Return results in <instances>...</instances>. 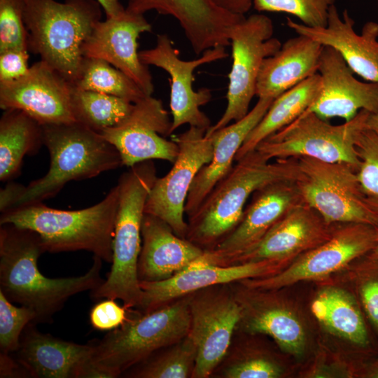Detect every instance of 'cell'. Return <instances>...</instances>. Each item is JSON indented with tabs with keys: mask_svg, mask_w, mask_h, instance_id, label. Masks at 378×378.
<instances>
[{
	"mask_svg": "<svg viewBox=\"0 0 378 378\" xmlns=\"http://www.w3.org/2000/svg\"><path fill=\"white\" fill-rule=\"evenodd\" d=\"M152 30L144 14L126 9L121 13L99 21L83 46L86 57L106 60L129 76L148 96L154 85L148 66L139 55L138 38Z\"/></svg>",
	"mask_w": 378,
	"mask_h": 378,
	"instance_id": "19",
	"label": "cell"
},
{
	"mask_svg": "<svg viewBox=\"0 0 378 378\" xmlns=\"http://www.w3.org/2000/svg\"><path fill=\"white\" fill-rule=\"evenodd\" d=\"M296 159L299 174L295 183L302 199L326 223L378 224V216L361 189L357 167L308 157Z\"/></svg>",
	"mask_w": 378,
	"mask_h": 378,
	"instance_id": "9",
	"label": "cell"
},
{
	"mask_svg": "<svg viewBox=\"0 0 378 378\" xmlns=\"http://www.w3.org/2000/svg\"><path fill=\"white\" fill-rule=\"evenodd\" d=\"M93 345L79 344L41 332L29 323L20 337L17 359L31 377L75 378L79 367L90 360Z\"/></svg>",
	"mask_w": 378,
	"mask_h": 378,
	"instance_id": "26",
	"label": "cell"
},
{
	"mask_svg": "<svg viewBox=\"0 0 378 378\" xmlns=\"http://www.w3.org/2000/svg\"><path fill=\"white\" fill-rule=\"evenodd\" d=\"M361 265L358 293L369 321L378 332V260L370 253Z\"/></svg>",
	"mask_w": 378,
	"mask_h": 378,
	"instance_id": "39",
	"label": "cell"
},
{
	"mask_svg": "<svg viewBox=\"0 0 378 378\" xmlns=\"http://www.w3.org/2000/svg\"><path fill=\"white\" fill-rule=\"evenodd\" d=\"M204 251L178 237L162 219L144 214L138 260L139 281L169 279L199 260Z\"/></svg>",
	"mask_w": 378,
	"mask_h": 378,
	"instance_id": "24",
	"label": "cell"
},
{
	"mask_svg": "<svg viewBox=\"0 0 378 378\" xmlns=\"http://www.w3.org/2000/svg\"><path fill=\"white\" fill-rule=\"evenodd\" d=\"M366 127L378 134V113H370L366 121Z\"/></svg>",
	"mask_w": 378,
	"mask_h": 378,
	"instance_id": "46",
	"label": "cell"
},
{
	"mask_svg": "<svg viewBox=\"0 0 378 378\" xmlns=\"http://www.w3.org/2000/svg\"><path fill=\"white\" fill-rule=\"evenodd\" d=\"M376 241L373 225L337 223L327 241L297 257L280 272L239 282L251 289L276 290L299 281L319 279L367 255L374 248Z\"/></svg>",
	"mask_w": 378,
	"mask_h": 378,
	"instance_id": "11",
	"label": "cell"
},
{
	"mask_svg": "<svg viewBox=\"0 0 378 378\" xmlns=\"http://www.w3.org/2000/svg\"><path fill=\"white\" fill-rule=\"evenodd\" d=\"M34 312L21 305L16 307L0 290V349L11 354L18 351L20 337L25 327L34 323Z\"/></svg>",
	"mask_w": 378,
	"mask_h": 378,
	"instance_id": "36",
	"label": "cell"
},
{
	"mask_svg": "<svg viewBox=\"0 0 378 378\" xmlns=\"http://www.w3.org/2000/svg\"><path fill=\"white\" fill-rule=\"evenodd\" d=\"M253 0H215L224 9L235 14L245 15L253 6Z\"/></svg>",
	"mask_w": 378,
	"mask_h": 378,
	"instance_id": "44",
	"label": "cell"
},
{
	"mask_svg": "<svg viewBox=\"0 0 378 378\" xmlns=\"http://www.w3.org/2000/svg\"><path fill=\"white\" fill-rule=\"evenodd\" d=\"M171 127L162 101L150 95L134 103L121 123L99 134L118 150L122 165L131 167L155 159L173 163L178 153V144L163 137L172 134Z\"/></svg>",
	"mask_w": 378,
	"mask_h": 378,
	"instance_id": "15",
	"label": "cell"
},
{
	"mask_svg": "<svg viewBox=\"0 0 378 378\" xmlns=\"http://www.w3.org/2000/svg\"><path fill=\"white\" fill-rule=\"evenodd\" d=\"M74 84L82 90L116 96L134 104L148 96L125 74L99 58L84 57Z\"/></svg>",
	"mask_w": 378,
	"mask_h": 378,
	"instance_id": "33",
	"label": "cell"
},
{
	"mask_svg": "<svg viewBox=\"0 0 378 378\" xmlns=\"http://www.w3.org/2000/svg\"><path fill=\"white\" fill-rule=\"evenodd\" d=\"M157 178L153 160L136 164L120 176L112 265L106 279L91 290L93 299L120 300L128 310L139 307L143 296L138 277L141 224L146 200Z\"/></svg>",
	"mask_w": 378,
	"mask_h": 378,
	"instance_id": "5",
	"label": "cell"
},
{
	"mask_svg": "<svg viewBox=\"0 0 378 378\" xmlns=\"http://www.w3.org/2000/svg\"><path fill=\"white\" fill-rule=\"evenodd\" d=\"M127 311L114 299L106 298L96 304L90 312L92 326L98 330L111 331L121 326L128 318Z\"/></svg>",
	"mask_w": 378,
	"mask_h": 378,
	"instance_id": "41",
	"label": "cell"
},
{
	"mask_svg": "<svg viewBox=\"0 0 378 378\" xmlns=\"http://www.w3.org/2000/svg\"><path fill=\"white\" fill-rule=\"evenodd\" d=\"M355 145L360 160L357 174L361 189L366 197L378 199V134L365 127Z\"/></svg>",
	"mask_w": 378,
	"mask_h": 378,
	"instance_id": "37",
	"label": "cell"
},
{
	"mask_svg": "<svg viewBox=\"0 0 378 378\" xmlns=\"http://www.w3.org/2000/svg\"><path fill=\"white\" fill-rule=\"evenodd\" d=\"M126 9L139 14L155 10L174 17L197 55L230 46L232 29L245 18L224 9L215 0H129Z\"/></svg>",
	"mask_w": 378,
	"mask_h": 378,
	"instance_id": "21",
	"label": "cell"
},
{
	"mask_svg": "<svg viewBox=\"0 0 378 378\" xmlns=\"http://www.w3.org/2000/svg\"><path fill=\"white\" fill-rule=\"evenodd\" d=\"M317 72L321 78L318 93L302 113H314L326 120L340 118L345 121L362 110L378 113V83L358 80L335 49L323 46Z\"/></svg>",
	"mask_w": 378,
	"mask_h": 378,
	"instance_id": "20",
	"label": "cell"
},
{
	"mask_svg": "<svg viewBox=\"0 0 378 378\" xmlns=\"http://www.w3.org/2000/svg\"><path fill=\"white\" fill-rule=\"evenodd\" d=\"M206 130L193 126L176 135L178 153L169 172L157 178L146 200L144 214L166 222L178 237L186 239L188 225L184 219L186 199L200 169L213 155V144Z\"/></svg>",
	"mask_w": 378,
	"mask_h": 378,
	"instance_id": "13",
	"label": "cell"
},
{
	"mask_svg": "<svg viewBox=\"0 0 378 378\" xmlns=\"http://www.w3.org/2000/svg\"><path fill=\"white\" fill-rule=\"evenodd\" d=\"M298 174L295 158L271 162L256 150L246 154L188 218L186 239L204 251L213 249L238 225L250 195L274 183L295 181Z\"/></svg>",
	"mask_w": 378,
	"mask_h": 378,
	"instance_id": "3",
	"label": "cell"
},
{
	"mask_svg": "<svg viewBox=\"0 0 378 378\" xmlns=\"http://www.w3.org/2000/svg\"><path fill=\"white\" fill-rule=\"evenodd\" d=\"M197 359V348L188 336L162 349L133 366L128 375L137 378L192 377Z\"/></svg>",
	"mask_w": 378,
	"mask_h": 378,
	"instance_id": "34",
	"label": "cell"
},
{
	"mask_svg": "<svg viewBox=\"0 0 378 378\" xmlns=\"http://www.w3.org/2000/svg\"><path fill=\"white\" fill-rule=\"evenodd\" d=\"M272 20L261 13L245 17L237 23L230 34L232 64L228 76L227 106L218 120L206 132L215 131L244 117L254 96L258 75L264 60L274 55L281 46L273 37Z\"/></svg>",
	"mask_w": 378,
	"mask_h": 378,
	"instance_id": "10",
	"label": "cell"
},
{
	"mask_svg": "<svg viewBox=\"0 0 378 378\" xmlns=\"http://www.w3.org/2000/svg\"><path fill=\"white\" fill-rule=\"evenodd\" d=\"M354 20L345 9L342 17L335 4L323 27H307L286 18V25L297 34L308 36L323 46L335 49L351 71L368 82L378 83V23L367 22L360 34L354 29Z\"/></svg>",
	"mask_w": 378,
	"mask_h": 378,
	"instance_id": "23",
	"label": "cell"
},
{
	"mask_svg": "<svg viewBox=\"0 0 378 378\" xmlns=\"http://www.w3.org/2000/svg\"><path fill=\"white\" fill-rule=\"evenodd\" d=\"M229 284L202 288L188 295V336L197 348L192 377L206 378L225 358L241 317Z\"/></svg>",
	"mask_w": 378,
	"mask_h": 378,
	"instance_id": "12",
	"label": "cell"
},
{
	"mask_svg": "<svg viewBox=\"0 0 378 378\" xmlns=\"http://www.w3.org/2000/svg\"><path fill=\"white\" fill-rule=\"evenodd\" d=\"M377 232V241L374 248L370 252V255L378 260V224L374 226Z\"/></svg>",
	"mask_w": 378,
	"mask_h": 378,
	"instance_id": "48",
	"label": "cell"
},
{
	"mask_svg": "<svg viewBox=\"0 0 378 378\" xmlns=\"http://www.w3.org/2000/svg\"><path fill=\"white\" fill-rule=\"evenodd\" d=\"M293 260H265L224 266L199 259L169 279L140 281L143 296L137 309L140 313H147L202 288L270 276Z\"/></svg>",
	"mask_w": 378,
	"mask_h": 378,
	"instance_id": "16",
	"label": "cell"
},
{
	"mask_svg": "<svg viewBox=\"0 0 378 378\" xmlns=\"http://www.w3.org/2000/svg\"><path fill=\"white\" fill-rule=\"evenodd\" d=\"M43 142L50 155L47 174L24 186L8 183L0 192L1 213L43 202L71 181L93 178L122 166L115 147L101 134L78 122L42 125Z\"/></svg>",
	"mask_w": 378,
	"mask_h": 378,
	"instance_id": "2",
	"label": "cell"
},
{
	"mask_svg": "<svg viewBox=\"0 0 378 378\" xmlns=\"http://www.w3.org/2000/svg\"><path fill=\"white\" fill-rule=\"evenodd\" d=\"M10 354L0 353V377H30L25 368Z\"/></svg>",
	"mask_w": 378,
	"mask_h": 378,
	"instance_id": "43",
	"label": "cell"
},
{
	"mask_svg": "<svg viewBox=\"0 0 378 378\" xmlns=\"http://www.w3.org/2000/svg\"><path fill=\"white\" fill-rule=\"evenodd\" d=\"M335 224H328L305 203L290 209L251 249L219 265L265 260H295L319 246L332 235Z\"/></svg>",
	"mask_w": 378,
	"mask_h": 378,
	"instance_id": "22",
	"label": "cell"
},
{
	"mask_svg": "<svg viewBox=\"0 0 378 378\" xmlns=\"http://www.w3.org/2000/svg\"><path fill=\"white\" fill-rule=\"evenodd\" d=\"M313 315L330 332L361 347L369 344L362 313L354 299L337 288L321 291L314 300Z\"/></svg>",
	"mask_w": 378,
	"mask_h": 378,
	"instance_id": "31",
	"label": "cell"
},
{
	"mask_svg": "<svg viewBox=\"0 0 378 378\" xmlns=\"http://www.w3.org/2000/svg\"><path fill=\"white\" fill-rule=\"evenodd\" d=\"M72 112L76 122L99 133L121 123L134 103L113 95L78 88L74 84Z\"/></svg>",
	"mask_w": 378,
	"mask_h": 378,
	"instance_id": "32",
	"label": "cell"
},
{
	"mask_svg": "<svg viewBox=\"0 0 378 378\" xmlns=\"http://www.w3.org/2000/svg\"><path fill=\"white\" fill-rule=\"evenodd\" d=\"M0 225V290L10 302L32 309L34 323L52 322L71 296L93 290L104 281L102 260L95 255L83 275L45 276L38 267V258L46 252L39 234L10 223Z\"/></svg>",
	"mask_w": 378,
	"mask_h": 378,
	"instance_id": "1",
	"label": "cell"
},
{
	"mask_svg": "<svg viewBox=\"0 0 378 378\" xmlns=\"http://www.w3.org/2000/svg\"><path fill=\"white\" fill-rule=\"evenodd\" d=\"M366 201L370 208L376 213L378 216V199L366 197Z\"/></svg>",
	"mask_w": 378,
	"mask_h": 378,
	"instance_id": "47",
	"label": "cell"
},
{
	"mask_svg": "<svg viewBox=\"0 0 378 378\" xmlns=\"http://www.w3.org/2000/svg\"><path fill=\"white\" fill-rule=\"evenodd\" d=\"M43 142L42 125L22 110H4L0 119V180L20 173L22 159L37 153Z\"/></svg>",
	"mask_w": 378,
	"mask_h": 378,
	"instance_id": "30",
	"label": "cell"
},
{
	"mask_svg": "<svg viewBox=\"0 0 378 378\" xmlns=\"http://www.w3.org/2000/svg\"><path fill=\"white\" fill-rule=\"evenodd\" d=\"M370 113L362 110L343 124L332 125L314 113L294 121L261 141L256 148L266 160L308 157L329 162H347L358 168L356 141Z\"/></svg>",
	"mask_w": 378,
	"mask_h": 378,
	"instance_id": "8",
	"label": "cell"
},
{
	"mask_svg": "<svg viewBox=\"0 0 378 378\" xmlns=\"http://www.w3.org/2000/svg\"><path fill=\"white\" fill-rule=\"evenodd\" d=\"M138 313L93 345L90 361L109 378L119 377L189 334L188 295L151 312Z\"/></svg>",
	"mask_w": 378,
	"mask_h": 378,
	"instance_id": "7",
	"label": "cell"
},
{
	"mask_svg": "<svg viewBox=\"0 0 378 378\" xmlns=\"http://www.w3.org/2000/svg\"><path fill=\"white\" fill-rule=\"evenodd\" d=\"M371 377L378 378V366L372 370L370 373Z\"/></svg>",
	"mask_w": 378,
	"mask_h": 378,
	"instance_id": "49",
	"label": "cell"
},
{
	"mask_svg": "<svg viewBox=\"0 0 378 378\" xmlns=\"http://www.w3.org/2000/svg\"><path fill=\"white\" fill-rule=\"evenodd\" d=\"M27 51L11 48L0 52V82L19 79L29 72Z\"/></svg>",
	"mask_w": 378,
	"mask_h": 378,
	"instance_id": "42",
	"label": "cell"
},
{
	"mask_svg": "<svg viewBox=\"0 0 378 378\" xmlns=\"http://www.w3.org/2000/svg\"><path fill=\"white\" fill-rule=\"evenodd\" d=\"M335 0H253L258 12H279L298 18L302 24L311 27L327 24L328 13Z\"/></svg>",
	"mask_w": 378,
	"mask_h": 378,
	"instance_id": "35",
	"label": "cell"
},
{
	"mask_svg": "<svg viewBox=\"0 0 378 378\" xmlns=\"http://www.w3.org/2000/svg\"><path fill=\"white\" fill-rule=\"evenodd\" d=\"M73 88V83L40 60L24 76L0 82V107L22 110L41 125L74 122Z\"/></svg>",
	"mask_w": 378,
	"mask_h": 378,
	"instance_id": "17",
	"label": "cell"
},
{
	"mask_svg": "<svg viewBox=\"0 0 378 378\" xmlns=\"http://www.w3.org/2000/svg\"><path fill=\"white\" fill-rule=\"evenodd\" d=\"M101 8L97 0H24L28 50L74 83L84 58L83 46L101 20Z\"/></svg>",
	"mask_w": 378,
	"mask_h": 378,
	"instance_id": "6",
	"label": "cell"
},
{
	"mask_svg": "<svg viewBox=\"0 0 378 378\" xmlns=\"http://www.w3.org/2000/svg\"><path fill=\"white\" fill-rule=\"evenodd\" d=\"M274 99L258 98L255 105L240 120L206 135L213 144L211 161L198 172L189 190L185 214L189 218L203 200L233 167V161L244 140L263 118Z\"/></svg>",
	"mask_w": 378,
	"mask_h": 378,
	"instance_id": "25",
	"label": "cell"
},
{
	"mask_svg": "<svg viewBox=\"0 0 378 378\" xmlns=\"http://www.w3.org/2000/svg\"><path fill=\"white\" fill-rule=\"evenodd\" d=\"M244 286L241 291H232L241 309L238 326L241 325L243 330L249 333L271 337L286 352L295 355L302 354L305 346V333L296 316L279 305L258 298L254 290L245 286L249 292L248 294Z\"/></svg>",
	"mask_w": 378,
	"mask_h": 378,
	"instance_id": "28",
	"label": "cell"
},
{
	"mask_svg": "<svg viewBox=\"0 0 378 378\" xmlns=\"http://www.w3.org/2000/svg\"><path fill=\"white\" fill-rule=\"evenodd\" d=\"M235 228L200 260L220 265L257 245L268 231L292 208L304 203L295 181L274 183L253 194Z\"/></svg>",
	"mask_w": 378,
	"mask_h": 378,
	"instance_id": "18",
	"label": "cell"
},
{
	"mask_svg": "<svg viewBox=\"0 0 378 378\" xmlns=\"http://www.w3.org/2000/svg\"><path fill=\"white\" fill-rule=\"evenodd\" d=\"M118 203L116 185L100 202L90 207L66 211L41 202L1 212L0 225L10 223L35 231L46 252L85 250L111 263Z\"/></svg>",
	"mask_w": 378,
	"mask_h": 378,
	"instance_id": "4",
	"label": "cell"
},
{
	"mask_svg": "<svg viewBox=\"0 0 378 378\" xmlns=\"http://www.w3.org/2000/svg\"><path fill=\"white\" fill-rule=\"evenodd\" d=\"M321 85L317 72L274 99L269 109L244 140L235 161L254 150L258 145L300 116L313 102Z\"/></svg>",
	"mask_w": 378,
	"mask_h": 378,
	"instance_id": "29",
	"label": "cell"
},
{
	"mask_svg": "<svg viewBox=\"0 0 378 378\" xmlns=\"http://www.w3.org/2000/svg\"><path fill=\"white\" fill-rule=\"evenodd\" d=\"M139 55L144 64L159 67L170 76L171 133L186 124L207 130L211 120L200 107L211 100V93L207 88L193 89L194 71L200 66L226 58L225 47L209 49L197 59L183 60L168 35L158 34L155 46L140 51Z\"/></svg>",
	"mask_w": 378,
	"mask_h": 378,
	"instance_id": "14",
	"label": "cell"
},
{
	"mask_svg": "<svg viewBox=\"0 0 378 378\" xmlns=\"http://www.w3.org/2000/svg\"><path fill=\"white\" fill-rule=\"evenodd\" d=\"M282 370L271 359L262 356H247L227 361L223 370L226 378H276Z\"/></svg>",
	"mask_w": 378,
	"mask_h": 378,
	"instance_id": "40",
	"label": "cell"
},
{
	"mask_svg": "<svg viewBox=\"0 0 378 378\" xmlns=\"http://www.w3.org/2000/svg\"><path fill=\"white\" fill-rule=\"evenodd\" d=\"M24 0H0V52L28 50V32L23 20Z\"/></svg>",
	"mask_w": 378,
	"mask_h": 378,
	"instance_id": "38",
	"label": "cell"
},
{
	"mask_svg": "<svg viewBox=\"0 0 378 378\" xmlns=\"http://www.w3.org/2000/svg\"><path fill=\"white\" fill-rule=\"evenodd\" d=\"M104 9L106 18L115 16L125 10L119 0H97Z\"/></svg>",
	"mask_w": 378,
	"mask_h": 378,
	"instance_id": "45",
	"label": "cell"
},
{
	"mask_svg": "<svg viewBox=\"0 0 378 378\" xmlns=\"http://www.w3.org/2000/svg\"><path fill=\"white\" fill-rule=\"evenodd\" d=\"M377 4H378V0H377Z\"/></svg>",
	"mask_w": 378,
	"mask_h": 378,
	"instance_id": "50",
	"label": "cell"
},
{
	"mask_svg": "<svg viewBox=\"0 0 378 378\" xmlns=\"http://www.w3.org/2000/svg\"><path fill=\"white\" fill-rule=\"evenodd\" d=\"M323 46L314 39L298 34L286 41L261 66L255 96L274 99L317 73Z\"/></svg>",
	"mask_w": 378,
	"mask_h": 378,
	"instance_id": "27",
	"label": "cell"
}]
</instances>
